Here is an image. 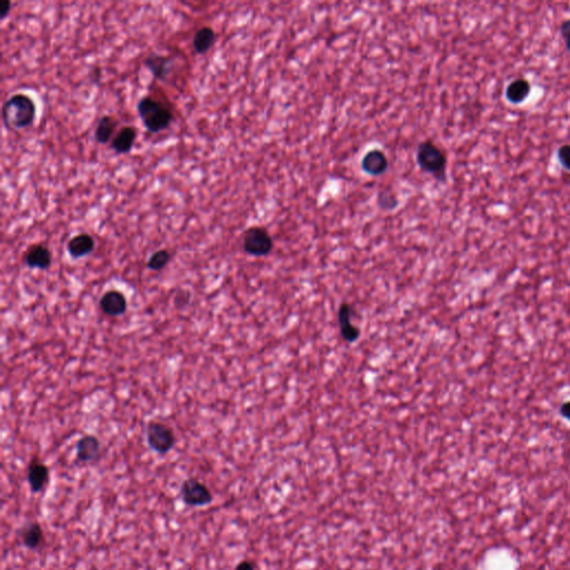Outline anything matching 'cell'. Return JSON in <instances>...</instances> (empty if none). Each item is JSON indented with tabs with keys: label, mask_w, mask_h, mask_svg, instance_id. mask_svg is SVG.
Instances as JSON below:
<instances>
[{
	"label": "cell",
	"mask_w": 570,
	"mask_h": 570,
	"mask_svg": "<svg viewBox=\"0 0 570 570\" xmlns=\"http://www.w3.org/2000/svg\"><path fill=\"white\" fill-rule=\"evenodd\" d=\"M37 114L35 102L30 95L16 93L7 98L1 109L3 123L9 131H21L34 124Z\"/></svg>",
	"instance_id": "cell-1"
},
{
	"label": "cell",
	"mask_w": 570,
	"mask_h": 570,
	"mask_svg": "<svg viewBox=\"0 0 570 570\" xmlns=\"http://www.w3.org/2000/svg\"><path fill=\"white\" fill-rule=\"evenodd\" d=\"M138 113L145 129L152 134L164 132L174 120L170 106L153 95H145L138 100Z\"/></svg>",
	"instance_id": "cell-2"
},
{
	"label": "cell",
	"mask_w": 570,
	"mask_h": 570,
	"mask_svg": "<svg viewBox=\"0 0 570 570\" xmlns=\"http://www.w3.org/2000/svg\"><path fill=\"white\" fill-rule=\"evenodd\" d=\"M417 162L424 172L435 176L439 181H445L448 160L445 151L435 142H421L417 149Z\"/></svg>",
	"instance_id": "cell-3"
},
{
	"label": "cell",
	"mask_w": 570,
	"mask_h": 570,
	"mask_svg": "<svg viewBox=\"0 0 570 570\" xmlns=\"http://www.w3.org/2000/svg\"><path fill=\"white\" fill-rule=\"evenodd\" d=\"M242 245L246 254L261 258L269 255L272 252L274 242L266 228L252 226L244 232Z\"/></svg>",
	"instance_id": "cell-4"
},
{
	"label": "cell",
	"mask_w": 570,
	"mask_h": 570,
	"mask_svg": "<svg viewBox=\"0 0 570 570\" xmlns=\"http://www.w3.org/2000/svg\"><path fill=\"white\" fill-rule=\"evenodd\" d=\"M147 443L153 451L158 454H166L176 443L174 430L162 421H151L147 424Z\"/></svg>",
	"instance_id": "cell-5"
},
{
	"label": "cell",
	"mask_w": 570,
	"mask_h": 570,
	"mask_svg": "<svg viewBox=\"0 0 570 570\" xmlns=\"http://www.w3.org/2000/svg\"><path fill=\"white\" fill-rule=\"evenodd\" d=\"M181 498L188 507H206L213 503V494L208 485L195 478L185 479L181 485Z\"/></svg>",
	"instance_id": "cell-6"
},
{
	"label": "cell",
	"mask_w": 570,
	"mask_h": 570,
	"mask_svg": "<svg viewBox=\"0 0 570 570\" xmlns=\"http://www.w3.org/2000/svg\"><path fill=\"white\" fill-rule=\"evenodd\" d=\"M50 480L48 465L37 457H34L27 468V483L32 494H41L47 488Z\"/></svg>",
	"instance_id": "cell-7"
},
{
	"label": "cell",
	"mask_w": 570,
	"mask_h": 570,
	"mask_svg": "<svg viewBox=\"0 0 570 570\" xmlns=\"http://www.w3.org/2000/svg\"><path fill=\"white\" fill-rule=\"evenodd\" d=\"M24 262L30 269L48 270L53 262V255L47 245L39 243L27 250Z\"/></svg>",
	"instance_id": "cell-8"
},
{
	"label": "cell",
	"mask_w": 570,
	"mask_h": 570,
	"mask_svg": "<svg viewBox=\"0 0 570 570\" xmlns=\"http://www.w3.org/2000/svg\"><path fill=\"white\" fill-rule=\"evenodd\" d=\"M127 298L118 289H111L102 294L100 307L102 312L109 316H123L127 311Z\"/></svg>",
	"instance_id": "cell-9"
},
{
	"label": "cell",
	"mask_w": 570,
	"mask_h": 570,
	"mask_svg": "<svg viewBox=\"0 0 570 570\" xmlns=\"http://www.w3.org/2000/svg\"><path fill=\"white\" fill-rule=\"evenodd\" d=\"M352 312H353V307L347 302H342L340 305L339 312H338L340 333L347 342L350 343L355 342L361 333L360 329L352 322Z\"/></svg>",
	"instance_id": "cell-10"
},
{
	"label": "cell",
	"mask_w": 570,
	"mask_h": 570,
	"mask_svg": "<svg viewBox=\"0 0 570 570\" xmlns=\"http://www.w3.org/2000/svg\"><path fill=\"white\" fill-rule=\"evenodd\" d=\"M100 442L98 439L91 435H86L79 439L76 443V458L82 463H91L100 459Z\"/></svg>",
	"instance_id": "cell-11"
},
{
	"label": "cell",
	"mask_w": 570,
	"mask_h": 570,
	"mask_svg": "<svg viewBox=\"0 0 570 570\" xmlns=\"http://www.w3.org/2000/svg\"><path fill=\"white\" fill-rule=\"evenodd\" d=\"M143 65L149 69V73L152 74L154 78L164 82L172 71L173 63L168 56L153 52L145 57Z\"/></svg>",
	"instance_id": "cell-12"
},
{
	"label": "cell",
	"mask_w": 570,
	"mask_h": 570,
	"mask_svg": "<svg viewBox=\"0 0 570 570\" xmlns=\"http://www.w3.org/2000/svg\"><path fill=\"white\" fill-rule=\"evenodd\" d=\"M361 167L369 175L380 176L388 170L389 161L381 149H371L363 156Z\"/></svg>",
	"instance_id": "cell-13"
},
{
	"label": "cell",
	"mask_w": 570,
	"mask_h": 570,
	"mask_svg": "<svg viewBox=\"0 0 570 570\" xmlns=\"http://www.w3.org/2000/svg\"><path fill=\"white\" fill-rule=\"evenodd\" d=\"M138 129L133 126H124L116 133L113 141L111 142V147L116 155H125L129 154L134 147L135 142L138 138Z\"/></svg>",
	"instance_id": "cell-14"
},
{
	"label": "cell",
	"mask_w": 570,
	"mask_h": 570,
	"mask_svg": "<svg viewBox=\"0 0 570 570\" xmlns=\"http://www.w3.org/2000/svg\"><path fill=\"white\" fill-rule=\"evenodd\" d=\"M96 243L94 237L88 233H80L72 237L67 243L68 254L73 259H80L94 251Z\"/></svg>",
	"instance_id": "cell-15"
},
{
	"label": "cell",
	"mask_w": 570,
	"mask_h": 570,
	"mask_svg": "<svg viewBox=\"0 0 570 570\" xmlns=\"http://www.w3.org/2000/svg\"><path fill=\"white\" fill-rule=\"evenodd\" d=\"M19 537L27 549H39V547L44 544V530L41 528V523L37 521H30L24 525L19 530Z\"/></svg>",
	"instance_id": "cell-16"
},
{
	"label": "cell",
	"mask_w": 570,
	"mask_h": 570,
	"mask_svg": "<svg viewBox=\"0 0 570 570\" xmlns=\"http://www.w3.org/2000/svg\"><path fill=\"white\" fill-rule=\"evenodd\" d=\"M118 125H120V122L113 115L102 116L95 129V141L100 145L111 143L116 133L118 132Z\"/></svg>",
	"instance_id": "cell-17"
},
{
	"label": "cell",
	"mask_w": 570,
	"mask_h": 570,
	"mask_svg": "<svg viewBox=\"0 0 570 570\" xmlns=\"http://www.w3.org/2000/svg\"><path fill=\"white\" fill-rule=\"evenodd\" d=\"M531 93V85L525 78H518L512 80L506 89V98L512 104H521L527 100Z\"/></svg>",
	"instance_id": "cell-18"
},
{
	"label": "cell",
	"mask_w": 570,
	"mask_h": 570,
	"mask_svg": "<svg viewBox=\"0 0 570 570\" xmlns=\"http://www.w3.org/2000/svg\"><path fill=\"white\" fill-rule=\"evenodd\" d=\"M217 41V34L210 26H203L196 30L193 37V48L195 53L203 55L213 47Z\"/></svg>",
	"instance_id": "cell-19"
},
{
	"label": "cell",
	"mask_w": 570,
	"mask_h": 570,
	"mask_svg": "<svg viewBox=\"0 0 570 570\" xmlns=\"http://www.w3.org/2000/svg\"><path fill=\"white\" fill-rule=\"evenodd\" d=\"M171 259H172V254H171L168 250H157L149 256V261H147V267L152 270V271H156V272L162 271L168 265Z\"/></svg>",
	"instance_id": "cell-20"
},
{
	"label": "cell",
	"mask_w": 570,
	"mask_h": 570,
	"mask_svg": "<svg viewBox=\"0 0 570 570\" xmlns=\"http://www.w3.org/2000/svg\"><path fill=\"white\" fill-rule=\"evenodd\" d=\"M377 203L382 210H395L398 206V197L391 190H382L377 196Z\"/></svg>",
	"instance_id": "cell-21"
},
{
	"label": "cell",
	"mask_w": 570,
	"mask_h": 570,
	"mask_svg": "<svg viewBox=\"0 0 570 570\" xmlns=\"http://www.w3.org/2000/svg\"><path fill=\"white\" fill-rule=\"evenodd\" d=\"M557 157L564 170L570 171V144H564L559 147Z\"/></svg>",
	"instance_id": "cell-22"
},
{
	"label": "cell",
	"mask_w": 570,
	"mask_h": 570,
	"mask_svg": "<svg viewBox=\"0 0 570 570\" xmlns=\"http://www.w3.org/2000/svg\"><path fill=\"white\" fill-rule=\"evenodd\" d=\"M12 1H9V0H1L0 1V18H1V21H5L8 17L10 10H12Z\"/></svg>",
	"instance_id": "cell-23"
},
{
	"label": "cell",
	"mask_w": 570,
	"mask_h": 570,
	"mask_svg": "<svg viewBox=\"0 0 570 570\" xmlns=\"http://www.w3.org/2000/svg\"><path fill=\"white\" fill-rule=\"evenodd\" d=\"M235 570H256V567L254 562H252L251 560H242L237 564Z\"/></svg>",
	"instance_id": "cell-24"
},
{
	"label": "cell",
	"mask_w": 570,
	"mask_h": 570,
	"mask_svg": "<svg viewBox=\"0 0 570 570\" xmlns=\"http://www.w3.org/2000/svg\"><path fill=\"white\" fill-rule=\"evenodd\" d=\"M560 415H562V418L570 422V401L562 404V408H560Z\"/></svg>",
	"instance_id": "cell-25"
},
{
	"label": "cell",
	"mask_w": 570,
	"mask_h": 570,
	"mask_svg": "<svg viewBox=\"0 0 570 570\" xmlns=\"http://www.w3.org/2000/svg\"><path fill=\"white\" fill-rule=\"evenodd\" d=\"M560 34H562L564 39H567L570 36V19L564 21L560 26Z\"/></svg>",
	"instance_id": "cell-26"
},
{
	"label": "cell",
	"mask_w": 570,
	"mask_h": 570,
	"mask_svg": "<svg viewBox=\"0 0 570 570\" xmlns=\"http://www.w3.org/2000/svg\"><path fill=\"white\" fill-rule=\"evenodd\" d=\"M564 43H566V47L570 52V36L567 37V39H564Z\"/></svg>",
	"instance_id": "cell-27"
},
{
	"label": "cell",
	"mask_w": 570,
	"mask_h": 570,
	"mask_svg": "<svg viewBox=\"0 0 570 570\" xmlns=\"http://www.w3.org/2000/svg\"><path fill=\"white\" fill-rule=\"evenodd\" d=\"M461 570H471V569H461Z\"/></svg>",
	"instance_id": "cell-28"
}]
</instances>
